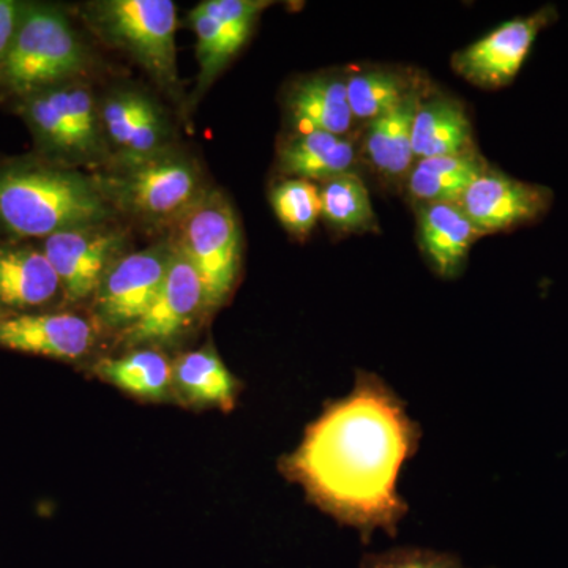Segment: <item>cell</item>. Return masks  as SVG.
<instances>
[{
  "label": "cell",
  "instance_id": "5",
  "mask_svg": "<svg viewBox=\"0 0 568 568\" xmlns=\"http://www.w3.org/2000/svg\"><path fill=\"white\" fill-rule=\"evenodd\" d=\"M178 222L175 246L200 276L207 308L223 304L241 267V231L233 207L222 194H203Z\"/></svg>",
  "mask_w": 568,
  "mask_h": 568
},
{
  "label": "cell",
  "instance_id": "18",
  "mask_svg": "<svg viewBox=\"0 0 568 568\" xmlns=\"http://www.w3.org/2000/svg\"><path fill=\"white\" fill-rule=\"evenodd\" d=\"M355 160L354 142L324 132L302 133L280 152L284 173L305 181H331L349 173Z\"/></svg>",
  "mask_w": 568,
  "mask_h": 568
},
{
  "label": "cell",
  "instance_id": "26",
  "mask_svg": "<svg viewBox=\"0 0 568 568\" xmlns=\"http://www.w3.org/2000/svg\"><path fill=\"white\" fill-rule=\"evenodd\" d=\"M272 207L290 233L306 235L321 216V192L305 179H287L271 194Z\"/></svg>",
  "mask_w": 568,
  "mask_h": 568
},
{
  "label": "cell",
  "instance_id": "15",
  "mask_svg": "<svg viewBox=\"0 0 568 568\" xmlns=\"http://www.w3.org/2000/svg\"><path fill=\"white\" fill-rule=\"evenodd\" d=\"M61 282L43 250L0 246V305L31 308L50 302Z\"/></svg>",
  "mask_w": 568,
  "mask_h": 568
},
{
  "label": "cell",
  "instance_id": "16",
  "mask_svg": "<svg viewBox=\"0 0 568 568\" xmlns=\"http://www.w3.org/2000/svg\"><path fill=\"white\" fill-rule=\"evenodd\" d=\"M473 149V126L465 108L450 99L418 104L413 123L414 159L455 155Z\"/></svg>",
  "mask_w": 568,
  "mask_h": 568
},
{
  "label": "cell",
  "instance_id": "13",
  "mask_svg": "<svg viewBox=\"0 0 568 568\" xmlns=\"http://www.w3.org/2000/svg\"><path fill=\"white\" fill-rule=\"evenodd\" d=\"M92 325L77 315H20L0 320V347L74 361L91 349Z\"/></svg>",
  "mask_w": 568,
  "mask_h": 568
},
{
  "label": "cell",
  "instance_id": "29",
  "mask_svg": "<svg viewBox=\"0 0 568 568\" xmlns=\"http://www.w3.org/2000/svg\"><path fill=\"white\" fill-rule=\"evenodd\" d=\"M271 6L263 0H205L197 6L209 18H212L223 32L239 48L244 47L252 33L253 24L263 10Z\"/></svg>",
  "mask_w": 568,
  "mask_h": 568
},
{
  "label": "cell",
  "instance_id": "23",
  "mask_svg": "<svg viewBox=\"0 0 568 568\" xmlns=\"http://www.w3.org/2000/svg\"><path fill=\"white\" fill-rule=\"evenodd\" d=\"M97 375L112 386L141 398L162 399L173 383V366L156 351H134L119 358H104L95 368Z\"/></svg>",
  "mask_w": 568,
  "mask_h": 568
},
{
  "label": "cell",
  "instance_id": "30",
  "mask_svg": "<svg viewBox=\"0 0 568 568\" xmlns=\"http://www.w3.org/2000/svg\"><path fill=\"white\" fill-rule=\"evenodd\" d=\"M361 568H465L452 552L425 548H394L362 559Z\"/></svg>",
  "mask_w": 568,
  "mask_h": 568
},
{
  "label": "cell",
  "instance_id": "28",
  "mask_svg": "<svg viewBox=\"0 0 568 568\" xmlns=\"http://www.w3.org/2000/svg\"><path fill=\"white\" fill-rule=\"evenodd\" d=\"M62 103L67 118L80 140L85 156L100 152L102 145V118L92 92L82 85L62 84Z\"/></svg>",
  "mask_w": 568,
  "mask_h": 568
},
{
  "label": "cell",
  "instance_id": "8",
  "mask_svg": "<svg viewBox=\"0 0 568 568\" xmlns=\"http://www.w3.org/2000/svg\"><path fill=\"white\" fill-rule=\"evenodd\" d=\"M458 204L481 235L507 233L541 222L555 204V192L488 168Z\"/></svg>",
  "mask_w": 568,
  "mask_h": 568
},
{
  "label": "cell",
  "instance_id": "14",
  "mask_svg": "<svg viewBox=\"0 0 568 568\" xmlns=\"http://www.w3.org/2000/svg\"><path fill=\"white\" fill-rule=\"evenodd\" d=\"M480 235L458 203L425 204L418 212V239L439 275H457Z\"/></svg>",
  "mask_w": 568,
  "mask_h": 568
},
{
  "label": "cell",
  "instance_id": "1",
  "mask_svg": "<svg viewBox=\"0 0 568 568\" xmlns=\"http://www.w3.org/2000/svg\"><path fill=\"white\" fill-rule=\"evenodd\" d=\"M417 444L403 403L379 377L361 373L351 395L310 426L287 473L338 521L364 536L395 534L406 515L396 480Z\"/></svg>",
  "mask_w": 568,
  "mask_h": 568
},
{
  "label": "cell",
  "instance_id": "22",
  "mask_svg": "<svg viewBox=\"0 0 568 568\" xmlns=\"http://www.w3.org/2000/svg\"><path fill=\"white\" fill-rule=\"evenodd\" d=\"M18 108L44 151L71 159L85 156L63 110L61 85L26 97L20 100Z\"/></svg>",
  "mask_w": 568,
  "mask_h": 568
},
{
  "label": "cell",
  "instance_id": "4",
  "mask_svg": "<svg viewBox=\"0 0 568 568\" xmlns=\"http://www.w3.org/2000/svg\"><path fill=\"white\" fill-rule=\"evenodd\" d=\"M104 40L129 52L164 88H178V7L171 0H104L91 6Z\"/></svg>",
  "mask_w": 568,
  "mask_h": 568
},
{
  "label": "cell",
  "instance_id": "7",
  "mask_svg": "<svg viewBox=\"0 0 568 568\" xmlns=\"http://www.w3.org/2000/svg\"><path fill=\"white\" fill-rule=\"evenodd\" d=\"M559 20L555 6H544L526 17L511 18L454 58L455 70L466 80L488 89L511 84L528 61L541 32Z\"/></svg>",
  "mask_w": 568,
  "mask_h": 568
},
{
  "label": "cell",
  "instance_id": "19",
  "mask_svg": "<svg viewBox=\"0 0 568 568\" xmlns=\"http://www.w3.org/2000/svg\"><path fill=\"white\" fill-rule=\"evenodd\" d=\"M488 164L474 149L455 155L418 160L409 175V192L425 204L458 203Z\"/></svg>",
  "mask_w": 568,
  "mask_h": 568
},
{
  "label": "cell",
  "instance_id": "24",
  "mask_svg": "<svg viewBox=\"0 0 568 568\" xmlns=\"http://www.w3.org/2000/svg\"><path fill=\"white\" fill-rule=\"evenodd\" d=\"M321 192V215L339 231L375 230L376 216L365 183L346 173L325 181Z\"/></svg>",
  "mask_w": 568,
  "mask_h": 568
},
{
  "label": "cell",
  "instance_id": "20",
  "mask_svg": "<svg viewBox=\"0 0 568 568\" xmlns=\"http://www.w3.org/2000/svg\"><path fill=\"white\" fill-rule=\"evenodd\" d=\"M417 106L416 97L409 93L394 111L369 122L366 151L381 173L396 178L413 164V123Z\"/></svg>",
  "mask_w": 568,
  "mask_h": 568
},
{
  "label": "cell",
  "instance_id": "17",
  "mask_svg": "<svg viewBox=\"0 0 568 568\" xmlns=\"http://www.w3.org/2000/svg\"><path fill=\"white\" fill-rule=\"evenodd\" d=\"M290 111L302 133L345 136L354 115L347 102L346 81L317 77L301 82L290 97Z\"/></svg>",
  "mask_w": 568,
  "mask_h": 568
},
{
  "label": "cell",
  "instance_id": "31",
  "mask_svg": "<svg viewBox=\"0 0 568 568\" xmlns=\"http://www.w3.org/2000/svg\"><path fill=\"white\" fill-rule=\"evenodd\" d=\"M22 3L13 0H0V65L13 47L14 37L20 28Z\"/></svg>",
  "mask_w": 568,
  "mask_h": 568
},
{
  "label": "cell",
  "instance_id": "6",
  "mask_svg": "<svg viewBox=\"0 0 568 568\" xmlns=\"http://www.w3.org/2000/svg\"><path fill=\"white\" fill-rule=\"evenodd\" d=\"M108 197L149 222L179 220L201 196L200 173L183 156L160 152L125 162L118 178L103 183Z\"/></svg>",
  "mask_w": 568,
  "mask_h": 568
},
{
  "label": "cell",
  "instance_id": "10",
  "mask_svg": "<svg viewBox=\"0 0 568 568\" xmlns=\"http://www.w3.org/2000/svg\"><path fill=\"white\" fill-rule=\"evenodd\" d=\"M119 248V234L99 224L51 235L41 250L54 267L65 297L81 302L97 293Z\"/></svg>",
  "mask_w": 568,
  "mask_h": 568
},
{
  "label": "cell",
  "instance_id": "12",
  "mask_svg": "<svg viewBox=\"0 0 568 568\" xmlns=\"http://www.w3.org/2000/svg\"><path fill=\"white\" fill-rule=\"evenodd\" d=\"M104 133L122 152L125 162H138L164 151L168 122L159 104L144 93L121 91L104 100L102 111Z\"/></svg>",
  "mask_w": 568,
  "mask_h": 568
},
{
  "label": "cell",
  "instance_id": "11",
  "mask_svg": "<svg viewBox=\"0 0 568 568\" xmlns=\"http://www.w3.org/2000/svg\"><path fill=\"white\" fill-rule=\"evenodd\" d=\"M205 306L207 302L200 276L174 245L173 260L162 290L148 312L132 327L126 328V339L132 345L173 342L192 327Z\"/></svg>",
  "mask_w": 568,
  "mask_h": 568
},
{
  "label": "cell",
  "instance_id": "3",
  "mask_svg": "<svg viewBox=\"0 0 568 568\" xmlns=\"http://www.w3.org/2000/svg\"><path fill=\"white\" fill-rule=\"evenodd\" d=\"M88 54L63 11L22 6L13 47L0 65V95L22 100L62 85L84 71Z\"/></svg>",
  "mask_w": 568,
  "mask_h": 568
},
{
  "label": "cell",
  "instance_id": "2",
  "mask_svg": "<svg viewBox=\"0 0 568 568\" xmlns=\"http://www.w3.org/2000/svg\"><path fill=\"white\" fill-rule=\"evenodd\" d=\"M100 182L47 163L0 166V227L14 237H43L99 226L111 216Z\"/></svg>",
  "mask_w": 568,
  "mask_h": 568
},
{
  "label": "cell",
  "instance_id": "21",
  "mask_svg": "<svg viewBox=\"0 0 568 568\" xmlns=\"http://www.w3.org/2000/svg\"><path fill=\"white\" fill-rule=\"evenodd\" d=\"M173 381L190 402L224 409L234 403L237 384L212 347L183 354L173 366Z\"/></svg>",
  "mask_w": 568,
  "mask_h": 568
},
{
  "label": "cell",
  "instance_id": "9",
  "mask_svg": "<svg viewBox=\"0 0 568 568\" xmlns=\"http://www.w3.org/2000/svg\"><path fill=\"white\" fill-rule=\"evenodd\" d=\"M174 245L151 246L112 264L95 293V313L106 327L130 328L155 301L173 260Z\"/></svg>",
  "mask_w": 568,
  "mask_h": 568
},
{
  "label": "cell",
  "instance_id": "25",
  "mask_svg": "<svg viewBox=\"0 0 568 568\" xmlns=\"http://www.w3.org/2000/svg\"><path fill=\"white\" fill-rule=\"evenodd\" d=\"M406 81L390 71H366L346 81L347 102L354 119L375 121L405 102Z\"/></svg>",
  "mask_w": 568,
  "mask_h": 568
},
{
  "label": "cell",
  "instance_id": "27",
  "mask_svg": "<svg viewBox=\"0 0 568 568\" xmlns=\"http://www.w3.org/2000/svg\"><path fill=\"white\" fill-rule=\"evenodd\" d=\"M190 21L196 36V55L201 70L200 80H197V95H200L241 48L197 7L190 13Z\"/></svg>",
  "mask_w": 568,
  "mask_h": 568
}]
</instances>
